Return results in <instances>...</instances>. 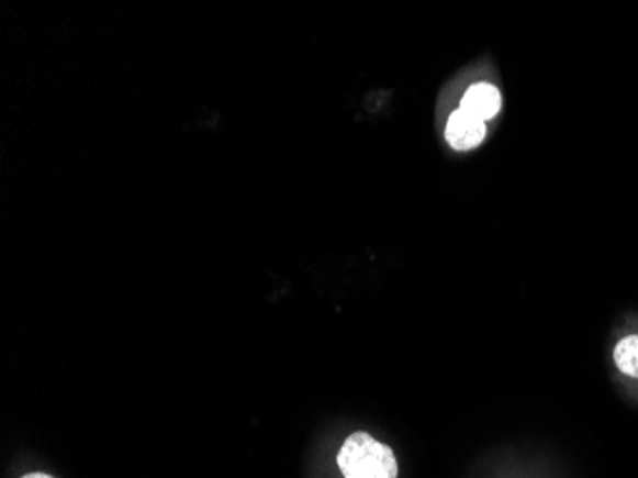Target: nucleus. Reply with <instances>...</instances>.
Listing matches in <instances>:
<instances>
[{
    "mask_svg": "<svg viewBox=\"0 0 638 478\" xmlns=\"http://www.w3.org/2000/svg\"><path fill=\"white\" fill-rule=\"evenodd\" d=\"M337 465L345 478H398L392 448L363 431L346 438L338 452Z\"/></svg>",
    "mask_w": 638,
    "mask_h": 478,
    "instance_id": "f257e3e1",
    "label": "nucleus"
},
{
    "mask_svg": "<svg viewBox=\"0 0 638 478\" xmlns=\"http://www.w3.org/2000/svg\"><path fill=\"white\" fill-rule=\"evenodd\" d=\"M485 134H488V126H485L484 121L470 115L469 111L459 108L449 115L446 141L457 152H467V149L477 147L480 142L484 141Z\"/></svg>",
    "mask_w": 638,
    "mask_h": 478,
    "instance_id": "f03ea898",
    "label": "nucleus"
},
{
    "mask_svg": "<svg viewBox=\"0 0 638 478\" xmlns=\"http://www.w3.org/2000/svg\"><path fill=\"white\" fill-rule=\"evenodd\" d=\"M461 110L469 111L470 115L490 121L501 110V92L490 82H477L472 85L461 100Z\"/></svg>",
    "mask_w": 638,
    "mask_h": 478,
    "instance_id": "7ed1b4c3",
    "label": "nucleus"
},
{
    "mask_svg": "<svg viewBox=\"0 0 638 478\" xmlns=\"http://www.w3.org/2000/svg\"><path fill=\"white\" fill-rule=\"evenodd\" d=\"M614 360L622 374L638 379V335H629L617 343Z\"/></svg>",
    "mask_w": 638,
    "mask_h": 478,
    "instance_id": "20e7f679",
    "label": "nucleus"
},
{
    "mask_svg": "<svg viewBox=\"0 0 638 478\" xmlns=\"http://www.w3.org/2000/svg\"><path fill=\"white\" fill-rule=\"evenodd\" d=\"M22 478H54L51 475H46V473H27V475H23Z\"/></svg>",
    "mask_w": 638,
    "mask_h": 478,
    "instance_id": "39448f33",
    "label": "nucleus"
}]
</instances>
